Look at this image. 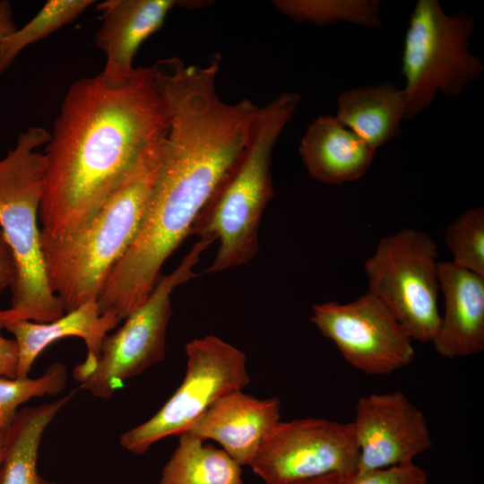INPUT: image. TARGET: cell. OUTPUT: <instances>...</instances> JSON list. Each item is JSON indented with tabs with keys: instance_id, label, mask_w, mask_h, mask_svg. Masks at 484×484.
<instances>
[{
	"instance_id": "23",
	"label": "cell",
	"mask_w": 484,
	"mask_h": 484,
	"mask_svg": "<svg viewBox=\"0 0 484 484\" xmlns=\"http://www.w3.org/2000/svg\"><path fill=\"white\" fill-rule=\"evenodd\" d=\"M66 367L56 362L37 378L0 376V428L7 430L14 421L18 407L34 397L56 395L66 385Z\"/></svg>"
},
{
	"instance_id": "16",
	"label": "cell",
	"mask_w": 484,
	"mask_h": 484,
	"mask_svg": "<svg viewBox=\"0 0 484 484\" xmlns=\"http://www.w3.org/2000/svg\"><path fill=\"white\" fill-rule=\"evenodd\" d=\"M120 322L113 314L101 315L94 298L53 322L21 320L6 324L4 328L14 336L18 347L16 378L27 377L36 359L50 344L66 337H78L87 347L85 360L73 370V376L80 382L94 369L103 339Z\"/></svg>"
},
{
	"instance_id": "19",
	"label": "cell",
	"mask_w": 484,
	"mask_h": 484,
	"mask_svg": "<svg viewBox=\"0 0 484 484\" xmlns=\"http://www.w3.org/2000/svg\"><path fill=\"white\" fill-rule=\"evenodd\" d=\"M74 391L55 402L21 409L6 430L0 484H39V449L43 434Z\"/></svg>"
},
{
	"instance_id": "5",
	"label": "cell",
	"mask_w": 484,
	"mask_h": 484,
	"mask_svg": "<svg viewBox=\"0 0 484 484\" xmlns=\"http://www.w3.org/2000/svg\"><path fill=\"white\" fill-rule=\"evenodd\" d=\"M49 138L45 128L30 126L0 160V227L16 267L11 307L0 310L4 326L21 320L49 323L65 314L47 279L38 227L47 160L37 149Z\"/></svg>"
},
{
	"instance_id": "29",
	"label": "cell",
	"mask_w": 484,
	"mask_h": 484,
	"mask_svg": "<svg viewBox=\"0 0 484 484\" xmlns=\"http://www.w3.org/2000/svg\"><path fill=\"white\" fill-rule=\"evenodd\" d=\"M348 478L339 474L331 473L324 476L306 480L292 484H346Z\"/></svg>"
},
{
	"instance_id": "24",
	"label": "cell",
	"mask_w": 484,
	"mask_h": 484,
	"mask_svg": "<svg viewBox=\"0 0 484 484\" xmlns=\"http://www.w3.org/2000/svg\"><path fill=\"white\" fill-rule=\"evenodd\" d=\"M444 242L453 263L484 277V208L461 213L445 229Z\"/></svg>"
},
{
	"instance_id": "8",
	"label": "cell",
	"mask_w": 484,
	"mask_h": 484,
	"mask_svg": "<svg viewBox=\"0 0 484 484\" xmlns=\"http://www.w3.org/2000/svg\"><path fill=\"white\" fill-rule=\"evenodd\" d=\"M185 351L183 382L151 419L121 435L126 450L143 454L156 442L186 432L219 398L250 383L246 354L215 335L188 341Z\"/></svg>"
},
{
	"instance_id": "27",
	"label": "cell",
	"mask_w": 484,
	"mask_h": 484,
	"mask_svg": "<svg viewBox=\"0 0 484 484\" xmlns=\"http://www.w3.org/2000/svg\"><path fill=\"white\" fill-rule=\"evenodd\" d=\"M16 278V267L12 251L0 229V295L12 288Z\"/></svg>"
},
{
	"instance_id": "18",
	"label": "cell",
	"mask_w": 484,
	"mask_h": 484,
	"mask_svg": "<svg viewBox=\"0 0 484 484\" xmlns=\"http://www.w3.org/2000/svg\"><path fill=\"white\" fill-rule=\"evenodd\" d=\"M335 117L376 151L402 134L404 91L393 82L344 90L337 97Z\"/></svg>"
},
{
	"instance_id": "20",
	"label": "cell",
	"mask_w": 484,
	"mask_h": 484,
	"mask_svg": "<svg viewBox=\"0 0 484 484\" xmlns=\"http://www.w3.org/2000/svg\"><path fill=\"white\" fill-rule=\"evenodd\" d=\"M158 484H244L241 465L223 449L185 432Z\"/></svg>"
},
{
	"instance_id": "4",
	"label": "cell",
	"mask_w": 484,
	"mask_h": 484,
	"mask_svg": "<svg viewBox=\"0 0 484 484\" xmlns=\"http://www.w3.org/2000/svg\"><path fill=\"white\" fill-rule=\"evenodd\" d=\"M299 100L283 92L259 108L243 153L195 220L190 235L220 243L204 273L243 265L256 255L260 221L273 195L272 152Z\"/></svg>"
},
{
	"instance_id": "10",
	"label": "cell",
	"mask_w": 484,
	"mask_h": 484,
	"mask_svg": "<svg viewBox=\"0 0 484 484\" xmlns=\"http://www.w3.org/2000/svg\"><path fill=\"white\" fill-rule=\"evenodd\" d=\"M352 422L324 419L280 421L249 464L265 484H292L331 473L348 479L358 471Z\"/></svg>"
},
{
	"instance_id": "31",
	"label": "cell",
	"mask_w": 484,
	"mask_h": 484,
	"mask_svg": "<svg viewBox=\"0 0 484 484\" xmlns=\"http://www.w3.org/2000/svg\"><path fill=\"white\" fill-rule=\"evenodd\" d=\"M39 484H58L57 482L46 480L39 476Z\"/></svg>"
},
{
	"instance_id": "17",
	"label": "cell",
	"mask_w": 484,
	"mask_h": 484,
	"mask_svg": "<svg viewBox=\"0 0 484 484\" xmlns=\"http://www.w3.org/2000/svg\"><path fill=\"white\" fill-rule=\"evenodd\" d=\"M298 152L313 178L340 185L360 178L370 168L376 150L335 117L325 115L307 126Z\"/></svg>"
},
{
	"instance_id": "9",
	"label": "cell",
	"mask_w": 484,
	"mask_h": 484,
	"mask_svg": "<svg viewBox=\"0 0 484 484\" xmlns=\"http://www.w3.org/2000/svg\"><path fill=\"white\" fill-rule=\"evenodd\" d=\"M212 243L199 239L170 273L160 276L148 298L102 341L94 369L79 383L98 398H109L124 383L162 361L172 314L170 296L195 276L194 267Z\"/></svg>"
},
{
	"instance_id": "30",
	"label": "cell",
	"mask_w": 484,
	"mask_h": 484,
	"mask_svg": "<svg viewBox=\"0 0 484 484\" xmlns=\"http://www.w3.org/2000/svg\"><path fill=\"white\" fill-rule=\"evenodd\" d=\"M6 430L0 428V468L4 454V440Z\"/></svg>"
},
{
	"instance_id": "2",
	"label": "cell",
	"mask_w": 484,
	"mask_h": 484,
	"mask_svg": "<svg viewBox=\"0 0 484 484\" xmlns=\"http://www.w3.org/2000/svg\"><path fill=\"white\" fill-rule=\"evenodd\" d=\"M231 166L229 153L204 134L180 132L162 143L137 236L97 298L100 314L122 321L148 298L162 265L190 235Z\"/></svg>"
},
{
	"instance_id": "11",
	"label": "cell",
	"mask_w": 484,
	"mask_h": 484,
	"mask_svg": "<svg viewBox=\"0 0 484 484\" xmlns=\"http://www.w3.org/2000/svg\"><path fill=\"white\" fill-rule=\"evenodd\" d=\"M310 321L347 363L367 375L392 374L414 359L413 340L392 311L368 291L347 304L314 305Z\"/></svg>"
},
{
	"instance_id": "6",
	"label": "cell",
	"mask_w": 484,
	"mask_h": 484,
	"mask_svg": "<svg viewBox=\"0 0 484 484\" xmlns=\"http://www.w3.org/2000/svg\"><path fill=\"white\" fill-rule=\"evenodd\" d=\"M475 18L465 11L444 12L437 0H419L409 20L402 56L405 118L429 107L437 92L462 96L484 72L470 50Z\"/></svg>"
},
{
	"instance_id": "22",
	"label": "cell",
	"mask_w": 484,
	"mask_h": 484,
	"mask_svg": "<svg viewBox=\"0 0 484 484\" xmlns=\"http://www.w3.org/2000/svg\"><path fill=\"white\" fill-rule=\"evenodd\" d=\"M93 4L92 0L48 1L25 25L0 40V75L25 48L71 23Z\"/></svg>"
},
{
	"instance_id": "15",
	"label": "cell",
	"mask_w": 484,
	"mask_h": 484,
	"mask_svg": "<svg viewBox=\"0 0 484 484\" xmlns=\"http://www.w3.org/2000/svg\"><path fill=\"white\" fill-rule=\"evenodd\" d=\"M437 278L445 312L432 341L445 359L478 354L484 350V277L452 261L438 262Z\"/></svg>"
},
{
	"instance_id": "21",
	"label": "cell",
	"mask_w": 484,
	"mask_h": 484,
	"mask_svg": "<svg viewBox=\"0 0 484 484\" xmlns=\"http://www.w3.org/2000/svg\"><path fill=\"white\" fill-rule=\"evenodd\" d=\"M272 4L298 22L325 26L345 22L369 29L382 24L377 0H275Z\"/></svg>"
},
{
	"instance_id": "7",
	"label": "cell",
	"mask_w": 484,
	"mask_h": 484,
	"mask_svg": "<svg viewBox=\"0 0 484 484\" xmlns=\"http://www.w3.org/2000/svg\"><path fill=\"white\" fill-rule=\"evenodd\" d=\"M437 256L430 236L406 228L382 238L364 263L367 291L392 311L412 340L424 343L432 342L441 319Z\"/></svg>"
},
{
	"instance_id": "3",
	"label": "cell",
	"mask_w": 484,
	"mask_h": 484,
	"mask_svg": "<svg viewBox=\"0 0 484 484\" xmlns=\"http://www.w3.org/2000/svg\"><path fill=\"white\" fill-rule=\"evenodd\" d=\"M166 134L146 147L121 184L86 222L61 237L40 232L47 279L65 313L98 298L110 272L134 241Z\"/></svg>"
},
{
	"instance_id": "25",
	"label": "cell",
	"mask_w": 484,
	"mask_h": 484,
	"mask_svg": "<svg viewBox=\"0 0 484 484\" xmlns=\"http://www.w3.org/2000/svg\"><path fill=\"white\" fill-rule=\"evenodd\" d=\"M346 484H428L424 469L414 462L356 472Z\"/></svg>"
},
{
	"instance_id": "28",
	"label": "cell",
	"mask_w": 484,
	"mask_h": 484,
	"mask_svg": "<svg viewBox=\"0 0 484 484\" xmlns=\"http://www.w3.org/2000/svg\"><path fill=\"white\" fill-rule=\"evenodd\" d=\"M17 30L9 1L0 0V40Z\"/></svg>"
},
{
	"instance_id": "14",
	"label": "cell",
	"mask_w": 484,
	"mask_h": 484,
	"mask_svg": "<svg viewBox=\"0 0 484 484\" xmlns=\"http://www.w3.org/2000/svg\"><path fill=\"white\" fill-rule=\"evenodd\" d=\"M180 4L176 0H106L97 4L101 25L94 42L106 56L100 74L107 82L119 84L132 76L138 48Z\"/></svg>"
},
{
	"instance_id": "1",
	"label": "cell",
	"mask_w": 484,
	"mask_h": 484,
	"mask_svg": "<svg viewBox=\"0 0 484 484\" xmlns=\"http://www.w3.org/2000/svg\"><path fill=\"white\" fill-rule=\"evenodd\" d=\"M168 128L152 66L135 68L119 84L107 82L100 73L75 81L44 152L40 232L61 237L86 222Z\"/></svg>"
},
{
	"instance_id": "12",
	"label": "cell",
	"mask_w": 484,
	"mask_h": 484,
	"mask_svg": "<svg viewBox=\"0 0 484 484\" xmlns=\"http://www.w3.org/2000/svg\"><path fill=\"white\" fill-rule=\"evenodd\" d=\"M355 412L357 472L411 463L432 446L425 415L401 391L361 396Z\"/></svg>"
},
{
	"instance_id": "26",
	"label": "cell",
	"mask_w": 484,
	"mask_h": 484,
	"mask_svg": "<svg viewBox=\"0 0 484 484\" xmlns=\"http://www.w3.org/2000/svg\"><path fill=\"white\" fill-rule=\"evenodd\" d=\"M0 322V376L16 378L18 368V347L14 339L4 338Z\"/></svg>"
},
{
	"instance_id": "13",
	"label": "cell",
	"mask_w": 484,
	"mask_h": 484,
	"mask_svg": "<svg viewBox=\"0 0 484 484\" xmlns=\"http://www.w3.org/2000/svg\"><path fill=\"white\" fill-rule=\"evenodd\" d=\"M280 419L279 399H258L236 391L214 402L186 432L216 441L239 465L249 466Z\"/></svg>"
}]
</instances>
